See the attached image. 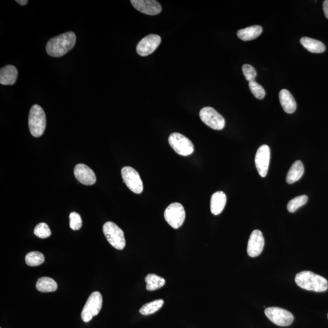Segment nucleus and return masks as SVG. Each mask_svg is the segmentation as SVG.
<instances>
[{
	"label": "nucleus",
	"mask_w": 328,
	"mask_h": 328,
	"mask_svg": "<svg viewBox=\"0 0 328 328\" xmlns=\"http://www.w3.org/2000/svg\"><path fill=\"white\" fill-rule=\"evenodd\" d=\"M242 72H243L244 76L246 77V79L247 81L252 82L254 81L257 73L255 69L252 67V66L245 64L242 66Z\"/></svg>",
	"instance_id": "obj_30"
},
{
	"label": "nucleus",
	"mask_w": 328,
	"mask_h": 328,
	"mask_svg": "<svg viewBox=\"0 0 328 328\" xmlns=\"http://www.w3.org/2000/svg\"><path fill=\"white\" fill-rule=\"evenodd\" d=\"M18 71L14 66L6 65L0 70V84L2 85H13L17 79Z\"/></svg>",
	"instance_id": "obj_16"
},
{
	"label": "nucleus",
	"mask_w": 328,
	"mask_h": 328,
	"mask_svg": "<svg viewBox=\"0 0 328 328\" xmlns=\"http://www.w3.org/2000/svg\"><path fill=\"white\" fill-rule=\"evenodd\" d=\"M249 86L250 91H251L253 96H254L256 99H263L264 98V96L266 95L265 90H264L263 87L260 84H258L257 82H256L255 81L250 82Z\"/></svg>",
	"instance_id": "obj_28"
},
{
	"label": "nucleus",
	"mask_w": 328,
	"mask_h": 328,
	"mask_svg": "<svg viewBox=\"0 0 328 328\" xmlns=\"http://www.w3.org/2000/svg\"><path fill=\"white\" fill-rule=\"evenodd\" d=\"M266 316L272 323L280 327H288L294 321V316L288 311L278 307H270L266 309Z\"/></svg>",
	"instance_id": "obj_9"
},
{
	"label": "nucleus",
	"mask_w": 328,
	"mask_h": 328,
	"mask_svg": "<svg viewBox=\"0 0 328 328\" xmlns=\"http://www.w3.org/2000/svg\"><path fill=\"white\" fill-rule=\"evenodd\" d=\"M57 288L56 281L49 277H41L38 280L36 284L37 290L41 292H55Z\"/></svg>",
	"instance_id": "obj_22"
},
{
	"label": "nucleus",
	"mask_w": 328,
	"mask_h": 328,
	"mask_svg": "<svg viewBox=\"0 0 328 328\" xmlns=\"http://www.w3.org/2000/svg\"><path fill=\"white\" fill-rule=\"evenodd\" d=\"M161 42V38L158 35L150 34L140 40L136 47L137 54L140 56H148L156 51Z\"/></svg>",
	"instance_id": "obj_12"
},
{
	"label": "nucleus",
	"mask_w": 328,
	"mask_h": 328,
	"mask_svg": "<svg viewBox=\"0 0 328 328\" xmlns=\"http://www.w3.org/2000/svg\"><path fill=\"white\" fill-rule=\"evenodd\" d=\"M164 300L159 299L154 300V301L146 303L143 305L142 308L140 309L139 312L142 315L148 316L150 315L157 312L161 309L164 305Z\"/></svg>",
	"instance_id": "obj_24"
},
{
	"label": "nucleus",
	"mask_w": 328,
	"mask_h": 328,
	"mask_svg": "<svg viewBox=\"0 0 328 328\" xmlns=\"http://www.w3.org/2000/svg\"><path fill=\"white\" fill-rule=\"evenodd\" d=\"M169 142L171 147L180 155L187 156L194 153V144L183 134L178 133L171 134Z\"/></svg>",
	"instance_id": "obj_7"
},
{
	"label": "nucleus",
	"mask_w": 328,
	"mask_h": 328,
	"mask_svg": "<svg viewBox=\"0 0 328 328\" xmlns=\"http://www.w3.org/2000/svg\"><path fill=\"white\" fill-rule=\"evenodd\" d=\"M25 261L29 266H38L45 261V256L42 253L37 251L29 252L26 256Z\"/></svg>",
	"instance_id": "obj_25"
},
{
	"label": "nucleus",
	"mask_w": 328,
	"mask_h": 328,
	"mask_svg": "<svg viewBox=\"0 0 328 328\" xmlns=\"http://www.w3.org/2000/svg\"><path fill=\"white\" fill-rule=\"evenodd\" d=\"M121 174L124 183L131 191L136 194H140L144 190L143 183L138 172L131 167H123Z\"/></svg>",
	"instance_id": "obj_10"
},
{
	"label": "nucleus",
	"mask_w": 328,
	"mask_h": 328,
	"mask_svg": "<svg viewBox=\"0 0 328 328\" xmlns=\"http://www.w3.org/2000/svg\"><path fill=\"white\" fill-rule=\"evenodd\" d=\"M164 217L171 227L177 229L183 224L186 219L184 207L178 203L171 204L165 209Z\"/></svg>",
	"instance_id": "obj_6"
},
{
	"label": "nucleus",
	"mask_w": 328,
	"mask_h": 328,
	"mask_svg": "<svg viewBox=\"0 0 328 328\" xmlns=\"http://www.w3.org/2000/svg\"><path fill=\"white\" fill-rule=\"evenodd\" d=\"M16 2L19 4L24 5L28 2V1H27V0H16Z\"/></svg>",
	"instance_id": "obj_32"
},
{
	"label": "nucleus",
	"mask_w": 328,
	"mask_h": 328,
	"mask_svg": "<svg viewBox=\"0 0 328 328\" xmlns=\"http://www.w3.org/2000/svg\"><path fill=\"white\" fill-rule=\"evenodd\" d=\"M103 296L100 292L96 291L91 294L82 311V321L88 323L94 317L98 315L103 307Z\"/></svg>",
	"instance_id": "obj_5"
},
{
	"label": "nucleus",
	"mask_w": 328,
	"mask_h": 328,
	"mask_svg": "<svg viewBox=\"0 0 328 328\" xmlns=\"http://www.w3.org/2000/svg\"><path fill=\"white\" fill-rule=\"evenodd\" d=\"M264 246V239L261 231L253 230L248 241L247 252L250 257H256L261 254Z\"/></svg>",
	"instance_id": "obj_13"
},
{
	"label": "nucleus",
	"mask_w": 328,
	"mask_h": 328,
	"mask_svg": "<svg viewBox=\"0 0 328 328\" xmlns=\"http://www.w3.org/2000/svg\"><path fill=\"white\" fill-rule=\"evenodd\" d=\"M70 225L71 229L78 230L82 226V220L81 216L76 212H72L70 215Z\"/></svg>",
	"instance_id": "obj_29"
},
{
	"label": "nucleus",
	"mask_w": 328,
	"mask_h": 328,
	"mask_svg": "<svg viewBox=\"0 0 328 328\" xmlns=\"http://www.w3.org/2000/svg\"><path fill=\"white\" fill-rule=\"evenodd\" d=\"M305 169L302 162L297 161L292 164L289 169L287 176H286V182L289 184H293L301 179L304 174Z\"/></svg>",
	"instance_id": "obj_19"
},
{
	"label": "nucleus",
	"mask_w": 328,
	"mask_h": 328,
	"mask_svg": "<svg viewBox=\"0 0 328 328\" xmlns=\"http://www.w3.org/2000/svg\"><path fill=\"white\" fill-rule=\"evenodd\" d=\"M262 32L263 28L261 26H252L239 30L237 32V36L242 41H250L260 36Z\"/></svg>",
	"instance_id": "obj_20"
},
{
	"label": "nucleus",
	"mask_w": 328,
	"mask_h": 328,
	"mask_svg": "<svg viewBox=\"0 0 328 328\" xmlns=\"http://www.w3.org/2000/svg\"><path fill=\"white\" fill-rule=\"evenodd\" d=\"M271 150L268 145H263L259 147L255 155V166L259 175L262 178L266 177L268 172Z\"/></svg>",
	"instance_id": "obj_11"
},
{
	"label": "nucleus",
	"mask_w": 328,
	"mask_h": 328,
	"mask_svg": "<svg viewBox=\"0 0 328 328\" xmlns=\"http://www.w3.org/2000/svg\"><path fill=\"white\" fill-rule=\"evenodd\" d=\"M131 2L135 9L145 14L158 15L162 11L161 5L155 0H131Z\"/></svg>",
	"instance_id": "obj_14"
},
{
	"label": "nucleus",
	"mask_w": 328,
	"mask_h": 328,
	"mask_svg": "<svg viewBox=\"0 0 328 328\" xmlns=\"http://www.w3.org/2000/svg\"></svg>",
	"instance_id": "obj_33"
},
{
	"label": "nucleus",
	"mask_w": 328,
	"mask_h": 328,
	"mask_svg": "<svg viewBox=\"0 0 328 328\" xmlns=\"http://www.w3.org/2000/svg\"><path fill=\"white\" fill-rule=\"evenodd\" d=\"M279 99L282 108L286 113L292 114L297 109V103L293 96L288 90L283 89L280 91Z\"/></svg>",
	"instance_id": "obj_17"
},
{
	"label": "nucleus",
	"mask_w": 328,
	"mask_h": 328,
	"mask_svg": "<svg viewBox=\"0 0 328 328\" xmlns=\"http://www.w3.org/2000/svg\"><path fill=\"white\" fill-rule=\"evenodd\" d=\"M103 231L107 240L113 247L122 250L126 245L123 231L118 226L112 222H107L104 225Z\"/></svg>",
	"instance_id": "obj_4"
},
{
	"label": "nucleus",
	"mask_w": 328,
	"mask_h": 328,
	"mask_svg": "<svg viewBox=\"0 0 328 328\" xmlns=\"http://www.w3.org/2000/svg\"><path fill=\"white\" fill-rule=\"evenodd\" d=\"M76 42V34L73 32H67L49 40L46 50L51 57H62L74 48Z\"/></svg>",
	"instance_id": "obj_1"
},
{
	"label": "nucleus",
	"mask_w": 328,
	"mask_h": 328,
	"mask_svg": "<svg viewBox=\"0 0 328 328\" xmlns=\"http://www.w3.org/2000/svg\"><path fill=\"white\" fill-rule=\"evenodd\" d=\"M29 128L33 136L39 137L45 132L46 118L45 111L38 105H34L30 110L29 114Z\"/></svg>",
	"instance_id": "obj_3"
},
{
	"label": "nucleus",
	"mask_w": 328,
	"mask_h": 328,
	"mask_svg": "<svg viewBox=\"0 0 328 328\" xmlns=\"http://www.w3.org/2000/svg\"><path fill=\"white\" fill-rule=\"evenodd\" d=\"M323 8L325 15L328 18V0H326V1L324 2Z\"/></svg>",
	"instance_id": "obj_31"
},
{
	"label": "nucleus",
	"mask_w": 328,
	"mask_h": 328,
	"mask_svg": "<svg viewBox=\"0 0 328 328\" xmlns=\"http://www.w3.org/2000/svg\"><path fill=\"white\" fill-rule=\"evenodd\" d=\"M295 281L300 288L305 290L318 292H325L328 289L327 279L311 271H302L297 274Z\"/></svg>",
	"instance_id": "obj_2"
},
{
	"label": "nucleus",
	"mask_w": 328,
	"mask_h": 328,
	"mask_svg": "<svg viewBox=\"0 0 328 328\" xmlns=\"http://www.w3.org/2000/svg\"><path fill=\"white\" fill-rule=\"evenodd\" d=\"M308 198L307 195H301L294 198L288 203V210L291 213H294L300 208L304 206L308 202Z\"/></svg>",
	"instance_id": "obj_26"
},
{
	"label": "nucleus",
	"mask_w": 328,
	"mask_h": 328,
	"mask_svg": "<svg viewBox=\"0 0 328 328\" xmlns=\"http://www.w3.org/2000/svg\"><path fill=\"white\" fill-rule=\"evenodd\" d=\"M300 43L305 48L313 53H322L326 50V47L321 41L307 37H302Z\"/></svg>",
	"instance_id": "obj_21"
},
{
	"label": "nucleus",
	"mask_w": 328,
	"mask_h": 328,
	"mask_svg": "<svg viewBox=\"0 0 328 328\" xmlns=\"http://www.w3.org/2000/svg\"><path fill=\"white\" fill-rule=\"evenodd\" d=\"M145 280L147 283L146 289L149 291H156L163 287L165 284V280L163 278L154 274L147 275Z\"/></svg>",
	"instance_id": "obj_23"
},
{
	"label": "nucleus",
	"mask_w": 328,
	"mask_h": 328,
	"mask_svg": "<svg viewBox=\"0 0 328 328\" xmlns=\"http://www.w3.org/2000/svg\"><path fill=\"white\" fill-rule=\"evenodd\" d=\"M200 116L201 120L212 129L220 130L224 128V117L212 107H207L201 109Z\"/></svg>",
	"instance_id": "obj_8"
},
{
	"label": "nucleus",
	"mask_w": 328,
	"mask_h": 328,
	"mask_svg": "<svg viewBox=\"0 0 328 328\" xmlns=\"http://www.w3.org/2000/svg\"><path fill=\"white\" fill-rule=\"evenodd\" d=\"M34 233L38 238H46L51 235V231L48 224L41 222L35 227Z\"/></svg>",
	"instance_id": "obj_27"
},
{
	"label": "nucleus",
	"mask_w": 328,
	"mask_h": 328,
	"mask_svg": "<svg viewBox=\"0 0 328 328\" xmlns=\"http://www.w3.org/2000/svg\"><path fill=\"white\" fill-rule=\"evenodd\" d=\"M74 173L77 181L85 186H92L96 183L95 172L86 165L77 164L74 168Z\"/></svg>",
	"instance_id": "obj_15"
},
{
	"label": "nucleus",
	"mask_w": 328,
	"mask_h": 328,
	"mask_svg": "<svg viewBox=\"0 0 328 328\" xmlns=\"http://www.w3.org/2000/svg\"><path fill=\"white\" fill-rule=\"evenodd\" d=\"M227 197L222 192H217L212 196L211 201V210L214 216H219L224 210Z\"/></svg>",
	"instance_id": "obj_18"
}]
</instances>
